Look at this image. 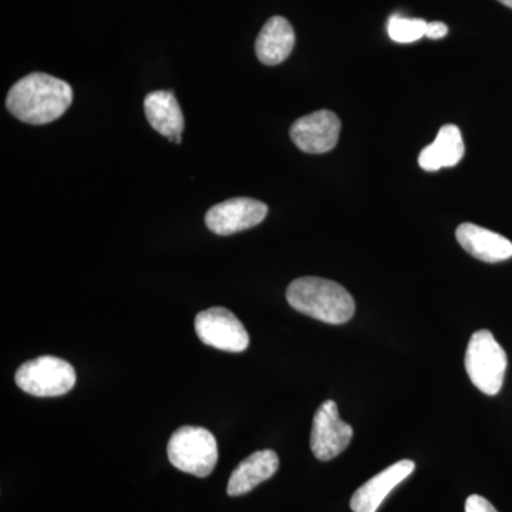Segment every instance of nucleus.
Instances as JSON below:
<instances>
[{"instance_id":"17","label":"nucleus","mask_w":512,"mask_h":512,"mask_svg":"<svg viewBox=\"0 0 512 512\" xmlns=\"http://www.w3.org/2000/svg\"><path fill=\"white\" fill-rule=\"evenodd\" d=\"M466 512H498L495 510L494 505L481 497V495H470L466 501Z\"/></svg>"},{"instance_id":"5","label":"nucleus","mask_w":512,"mask_h":512,"mask_svg":"<svg viewBox=\"0 0 512 512\" xmlns=\"http://www.w3.org/2000/svg\"><path fill=\"white\" fill-rule=\"evenodd\" d=\"M15 382L23 392L32 396H63L76 384V370L59 357L40 356L19 367Z\"/></svg>"},{"instance_id":"6","label":"nucleus","mask_w":512,"mask_h":512,"mask_svg":"<svg viewBox=\"0 0 512 512\" xmlns=\"http://www.w3.org/2000/svg\"><path fill=\"white\" fill-rule=\"evenodd\" d=\"M195 332L202 343L222 352L241 353L249 346V335L241 320L221 306L198 313Z\"/></svg>"},{"instance_id":"11","label":"nucleus","mask_w":512,"mask_h":512,"mask_svg":"<svg viewBox=\"0 0 512 512\" xmlns=\"http://www.w3.org/2000/svg\"><path fill=\"white\" fill-rule=\"evenodd\" d=\"M456 238L464 251L488 264L507 261L512 258L510 239L476 224H461L457 228Z\"/></svg>"},{"instance_id":"12","label":"nucleus","mask_w":512,"mask_h":512,"mask_svg":"<svg viewBox=\"0 0 512 512\" xmlns=\"http://www.w3.org/2000/svg\"><path fill=\"white\" fill-rule=\"evenodd\" d=\"M144 110L148 123L157 133L174 143L181 144L185 121L183 110L173 90L148 93L144 100Z\"/></svg>"},{"instance_id":"1","label":"nucleus","mask_w":512,"mask_h":512,"mask_svg":"<svg viewBox=\"0 0 512 512\" xmlns=\"http://www.w3.org/2000/svg\"><path fill=\"white\" fill-rule=\"evenodd\" d=\"M72 103V86L46 73L28 74L13 84L6 97L9 113L32 126L60 119Z\"/></svg>"},{"instance_id":"3","label":"nucleus","mask_w":512,"mask_h":512,"mask_svg":"<svg viewBox=\"0 0 512 512\" xmlns=\"http://www.w3.org/2000/svg\"><path fill=\"white\" fill-rule=\"evenodd\" d=\"M167 453L177 470L200 478L210 476L218 463L217 440L204 427L184 426L175 430Z\"/></svg>"},{"instance_id":"4","label":"nucleus","mask_w":512,"mask_h":512,"mask_svg":"<svg viewBox=\"0 0 512 512\" xmlns=\"http://www.w3.org/2000/svg\"><path fill=\"white\" fill-rule=\"evenodd\" d=\"M466 370L471 383L488 396L500 393L508 357L490 330H478L471 336L466 352Z\"/></svg>"},{"instance_id":"2","label":"nucleus","mask_w":512,"mask_h":512,"mask_svg":"<svg viewBox=\"0 0 512 512\" xmlns=\"http://www.w3.org/2000/svg\"><path fill=\"white\" fill-rule=\"evenodd\" d=\"M286 301L295 311L329 325H343L355 315L352 295L338 282L305 276L286 289Z\"/></svg>"},{"instance_id":"14","label":"nucleus","mask_w":512,"mask_h":512,"mask_svg":"<svg viewBox=\"0 0 512 512\" xmlns=\"http://www.w3.org/2000/svg\"><path fill=\"white\" fill-rule=\"evenodd\" d=\"M295 46V32L291 23L282 16H274L265 23L255 42L259 62L266 66L281 64L291 56Z\"/></svg>"},{"instance_id":"13","label":"nucleus","mask_w":512,"mask_h":512,"mask_svg":"<svg viewBox=\"0 0 512 512\" xmlns=\"http://www.w3.org/2000/svg\"><path fill=\"white\" fill-rule=\"evenodd\" d=\"M279 468V457L274 450H261L238 464L228 481L229 497H241L269 480Z\"/></svg>"},{"instance_id":"16","label":"nucleus","mask_w":512,"mask_h":512,"mask_svg":"<svg viewBox=\"0 0 512 512\" xmlns=\"http://www.w3.org/2000/svg\"><path fill=\"white\" fill-rule=\"evenodd\" d=\"M427 25L429 23L423 19L402 18V16L394 15L389 20L387 32L394 42L413 43L426 36Z\"/></svg>"},{"instance_id":"7","label":"nucleus","mask_w":512,"mask_h":512,"mask_svg":"<svg viewBox=\"0 0 512 512\" xmlns=\"http://www.w3.org/2000/svg\"><path fill=\"white\" fill-rule=\"evenodd\" d=\"M352 437V426L340 419L338 404L333 400H326L313 417V456L320 461L333 460L349 447Z\"/></svg>"},{"instance_id":"8","label":"nucleus","mask_w":512,"mask_h":512,"mask_svg":"<svg viewBox=\"0 0 512 512\" xmlns=\"http://www.w3.org/2000/svg\"><path fill=\"white\" fill-rule=\"evenodd\" d=\"M268 215V207L264 202L254 198H231L208 210L205 225L214 234L221 237L238 234L261 224Z\"/></svg>"},{"instance_id":"9","label":"nucleus","mask_w":512,"mask_h":512,"mask_svg":"<svg viewBox=\"0 0 512 512\" xmlns=\"http://www.w3.org/2000/svg\"><path fill=\"white\" fill-rule=\"evenodd\" d=\"M340 127L339 117L333 111L319 110L296 120L289 134L303 153L325 154L338 144Z\"/></svg>"},{"instance_id":"15","label":"nucleus","mask_w":512,"mask_h":512,"mask_svg":"<svg viewBox=\"0 0 512 512\" xmlns=\"http://www.w3.org/2000/svg\"><path fill=\"white\" fill-rule=\"evenodd\" d=\"M466 147L460 128L446 124L440 128L436 140L424 147L420 153L419 164L423 170L439 171L441 168L456 167L463 160Z\"/></svg>"},{"instance_id":"19","label":"nucleus","mask_w":512,"mask_h":512,"mask_svg":"<svg viewBox=\"0 0 512 512\" xmlns=\"http://www.w3.org/2000/svg\"><path fill=\"white\" fill-rule=\"evenodd\" d=\"M498 2H501L503 5L507 6V8L512 9V0H498Z\"/></svg>"},{"instance_id":"10","label":"nucleus","mask_w":512,"mask_h":512,"mask_svg":"<svg viewBox=\"0 0 512 512\" xmlns=\"http://www.w3.org/2000/svg\"><path fill=\"white\" fill-rule=\"evenodd\" d=\"M416 464L412 460H402L387 467L382 473L370 478L353 494L350 508L353 512H376L394 488L403 483L413 473Z\"/></svg>"},{"instance_id":"18","label":"nucleus","mask_w":512,"mask_h":512,"mask_svg":"<svg viewBox=\"0 0 512 512\" xmlns=\"http://www.w3.org/2000/svg\"><path fill=\"white\" fill-rule=\"evenodd\" d=\"M447 33V25H444L443 22H431L427 25L426 37H429V39H443L447 36Z\"/></svg>"}]
</instances>
